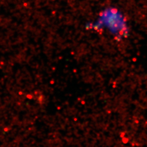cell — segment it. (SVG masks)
<instances>
[{"label":"cell","mask_w":147,"mask_h":147,"mask_svg":"<svg viewBox=\"0 0 147 147\" xmlns=\"http://www.w3.org/2000/svg\"><path fill=\"white\" fill-rule=\"evenodd\" d=\"M91 28L96 30L107 29L118 39L127 38L129 33L126 17L118 9L113 7L101 12L97 21L91 25Z\"/></svg>","instance_id":"6da1fadb"}]
</instances>
